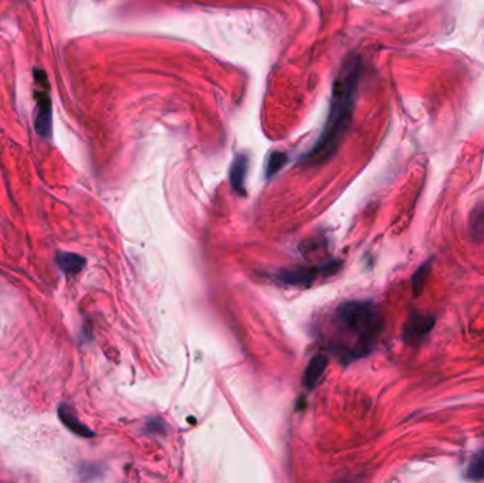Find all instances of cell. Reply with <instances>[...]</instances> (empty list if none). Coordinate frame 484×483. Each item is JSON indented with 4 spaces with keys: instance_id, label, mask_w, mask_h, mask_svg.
Returning <instances> with one entry per match:
<instances>
[{
    "instance_id": "1",
    "label": "cell",
    "mask_w": 484,
    "mask_h": 483,
    "mask_svg": "<svg viewBox=\"0 0 484 483\" xmlns=\"http://www.w3.org/2000/svg\"><path fill=\"white\" fill-rule=\"evenodd\" d=\"M361 77V60L349 56L335 80L330 108L320 136L300 159L304 166H320L336 154L353 121L357 90Z\"/></svg>"
},
{
    "instance_id": "2",
    "label": "cell",
    "mask_w": 484,
    "mask_h": 483,
    "mask_svg": "<svg viewBox=\"0 0 484 483\" xmlns=\"http://www.w3.org/2000/svg\"><path fill=\"white\" fill-rule=\"evenodd\" d=\"M384 328L380 307L370 300L342 303L333 313V348L346 363L373 352Z\"/></svg>"
},
{
    "instance_id": "3",
    "label": "cell",
    "mask_w": 484,
    "mask_h": 483,
    "mask_svg": "<svg viewBox=\"0 0 484 483\" xmlns=\"http://www.w3.org/2000/svg\"><path fill=\"white\" fill-rule=\"evenodd\" d=\"M33 75L37 85H40V88L35 91V99L37 102L35 128L42 137H50L53 132V105L50 97V84L47 80V74L43 70L36 68L33 71Z\"/></svg>"
},
{
    "instance_id": "4",
    "label": "cell",
    "mask_w": 484,
    "mask_h": 483,
    "mask_svg": "<svg viewBox=\"0 0 484 483\" xmlns=\"http://www.w3.org/2000/svg\"><path fill=\"white\" fill-rule=\"evenodd\" d=\"M340 262H329L326 265L318 267H306V268H294V269H282L276 272L278 281L292 285V286H309L313 281L317 279L320 275H330L337 271Z\"/></svg>"
},
{
    "instance_id": "5",
    "label": "cell",
    "mask_w": 484,
    "mask_h": 483,
    "mask_svg": "<svg viewBox=\"0 0 484 483\" xmlns=\"http://www.w3.org/2000/svg\"><path fill=\"white\" fill-rule=\"evenodd\" d=\"M435 316L426 312L409 313L404 326V341L408 346H419L435 328Z\"/></svg>"
},
{
    "instance_id": "6",
    "label": "cell",
    "mask_w": 484,
    "mask_h": 483,
    "mask_svg": "<svg viewBox=\"0 0 484 483\" xmlns=\"http://www.w3.org/2000/svg\"><path fill=\"white\" fill-rule=\"evenodd\" d=\"M248 169H249V156L245 153L235 156L230 169V182L234 192L241 196L245 195V182L248 176Z\"/></svg>"
},
{
    "instance_id": "7",
    "label": "cell",
    "mask_w": 484,
    "mask_h": 483,
    "mask_svg": "<svg viewBox=\"0 0 484 483\" xmlns=\"http://www.w3.org/2000/svg\"><path fill=\"white\" fill-rule=\"evenodd\" d=\"M57 412H58L60 421H61V422L64 424V427H66L67 429H70L73 434H75V435H78V436H82V438H91V436L95 435L94 431H91L84 422L80 421V418L77 417L75 411H74L68 404H66V403L60 404Z\"/></svg>"
},
{
    "instance_id": "8",
    "label": "cell",
    "mask_w": 484,
    "mask_h": 483,
    "mask_svg": "<svg viewBox=\"0 0 484 483\" xmlns=\"http://www.w3.org/2000/svg\"><path fill=\"white\" fill-rule=\"evenodd\" d=\"M328 366H329V360L326 356H323V355L314 356L303 373V386L307 390H314L320 384L323 376H325Z\"/></svg>"
},
{
    "instance_id": "9",
    "label": "cell",
    "mask_w": 484,
    "mask_h": 483,
    "mask_svg": "<svg viewBox=\"0 0 484 483\" xmlns=\"http://www.w3.org/2000/svg\"><path fill=\"white\" fill-rule=\"evenodd\" d=\"M56 262L60 267V269L68 275L78 274L87 264V259L75 252H64L60 251L56 255Z\"/></svg>"
},
{
    "instance_id": "10",
    "label": "cell",
    "mask_w": 484,
    "mask_h": 483,
    "mask_svg": "<svg viewBox=\"0 0 484 483\" xmlns=\"http://www.w3.org/2000/svg\"><path fill=\"white\" fill-rule=\"evenodd\" d=\"M469 228L476 241H484V202L471 212Z\"/></svg>"
},
{
    "instance_id": "11",
    "label": "cell",
    "mask_w": 484,
    "mask_h": 483,
    "mask_svg": "<svg viewBox=\"0 0 484 483\" xmlns=\"http://www.w3.org/2000/svg\"><path fill=\"white\" fill-rule=\"evenodd\" d=\"M466 477L474 482L484 479V448L470 459L466 467Z\"/></svg>"
},
{
    "instance_id": "12",
    "label": "cell",
    "mask_w": 484,
    "mask_h": 483,
    "mask_svg": "<svg viewBox=\"0 0 484 483\" xmlns=\"http://www.w3.org/2000/svg\"><path fill=\"white\" fill-rule=\"evenodd\" d=\"M286 164H287V154L285 152H272L266 162V171H265L266 179H271L272 176H275Z\"/></svg>"
},
{
    "instance_id": "13",
    "label": "cell",
    "mask_w": 484,
    "mask_h": 483,
    "mask_svg": "<svg viewBox=\"0 0 484 483\" xmlns=\"http://www.w3.org/2000/svg\"><path fill=\"white\" fill-rule=\"evenodd\" d=\"M429 274H430V261H426L425 264H422L416 269V272L412 276V289H414L415 295L421 293V291L423 289V285H425Z\"/></svg>"
},
{
    "instance_id": "14",
    "label": "cell",
    "mask_w": 484,
    "mask_h": 483,
    "mask_svg": "<svg viewBox=\"0 0 484 483\" xmlns=\"http://www.w3.org/2000/svg\"><path fill=\"white\" fill-rule=\"evenodd\" d=\"M166 427L165 422L159 418H151L144 425V432L147 434H165Z\"/></svg>"
}]
</instances>
